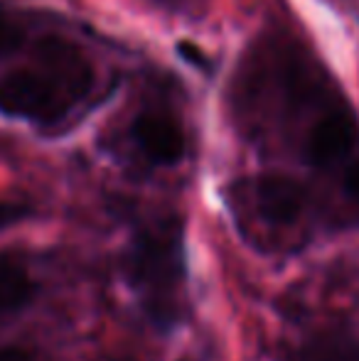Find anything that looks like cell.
Wrapping results in <instances>:
<instances>
[{
	"mask_svg": "<svg viewBox=\"0 0 359 361\" xmlns=\"http://www.w3.org/2000/svg\"><path fill=\"white\" fill-rule=\"evenodd\" d=\"M0 361H30V354L23 349H0Z\"/></svg>",
	"mask_w": 359,
	"mask_h": 361,
	"instance_id": "8fae6325",
	"label": "cell"
},
{
	"mask_svg": "<svg viewBox=\"0 0 359 361\" xmlns=\"http://www.w3.org/2000/svg\"><path fill=\"white\" fill-rule=\"evenodd\" d=\"M23 39H25V32L18 27V25L0 18V59L23 47Z\"/></svg>",
	"mask_w": 359,
	"mask_h": 361,
	"instance_id": "ba28073f",
	"label": "cell"
},
{
	"mask_svg": "<svg viewBox=\"0 0 359 361\" xmlns=\"http://www.w3.org/2000/svg\"><path fill=\"white\" fill-rule=\"evenodd\" d=\"M133 135L140 150L158 165H175L185 155V133L180 123L168 114L148 111L133 123Z\"/></svg>",
	"mask_w": 359,
	"mask_h": 361,
	"instance_id": "3957f363",
	"label": "cell"
},
{
	"mask_svg": "<svg viewBox=\"0 0 359 361\" xmlns=\"http://www.w3.org/2000/svg\"><path fill=\"white\" fill-rule=\"evenodd\" d=\"M28 214H30V209L25 204H18V202H0V228L23 221Z\"/></svg>",
	"mask_w": 359,
	"mask_h": 361,
	"instance_id": "9c48e42d",
	"label": "cell"
},
{
	"mask_svg": "<svg viewBox=\"0 0 359 361\" xmlns=\"http://www.w3.org/2000/svg\"><path fill=\"white\" fill-rule=\"evenodd\" d=\"M135 268L138 278L148 283H170L175 278V248L173 243L160 241V238H148L140 243L138 256H135Z\"/></svg>",
	"mask_w": 359,
	"mask_h": 361,
	"instance_id": "8992f818",
	"label": "cell"
},
{
	"mask_svg": "<svg viewBox=\"0 0 359 361\" xmlns=\"http://www.w3.org/2000/svg\"><path fill=\"white\" fill-rule=\"evenodd\" d=\"M359 128L355 118L347 114H330L317 121L308 138V160L317 167H325L345 157L355 147Z\"/></svg>",
	"mask_w": 359,
	"mask_h": 361,
	"instance_id": "277c9868",
	"label": "cell"
},
{
	"mask_svg": "<svg viewBox=\"0 0 359 361\" xmlns=\"http://www.w3.org/2000/svg\"><path fill=\"white\" fill-rule=\"evenodd\" d=\"M37 57L42 72L52 76L72 101H79L84 94H89L94 84V72L72 42L62 37H44L37 44Z\"/></svg>",
	"mask_w": 359,
	"mask_h": 361,
	"instance_id": "7a4b0ae2",
	"label": "cell"
},
{
	"mask_svg": "<svg viewBox=\"0 0 359 361\" xmlns=\"http://www.w3.org/2000/svg\"><path fill=\"white\" fill-rule=\"evenodd\" d=\"M74 101L47 72L13 69L0 74V111L30 121H57Z\"/></svg>",
	"mask_w": 359,
	"mask_h": 361,
	"instance_id": "6da1fadb",
	"label": "cell"
},
{
	"mask_svg": "<svg viewBox=\"0 0 359 361\" xmlns=\"http://www.w3.org/2000/svg\"><path fill=\"white\" fill-rule=\"evenodd\" d=\"M345 192L352 197L355 202H359V160L352 162L345 172Z\"/></svg>",
	"mask_w": 359,
	"mask_h": 361,
	"instance_id": "30bf717a",
	"label": "cell"
},
{
	"mask_svg": "<svg viewBox=\"0 0 359 361\" xmlns=\"http://www.w3.org/2000/svg\"><path fill=\"white\" fill-rule=\"evenodd\" d=\"M35 286L13 258H0V312H18L32 300Z\"/></svg>",
	"mask_w": 359,
	"mask_h": 361,
	"instance_id": "52a82bcc",
	"label": "cell"
},
{
	"mask_svg": "<svg viewBox=\"0 0 359 361\" xmlns=\"http://www.w3.org/2000/svg\"><path fill=\"white\" fill-rule=\"evenodd\" d=\"M259 212L273 224H293L305 204V192L286 175H264L256 182Z\"/></svg>",
	"mask_w": 359,
	"mask_h": 361,
	"instance_id": "5b68a950",
	"label": "cell"
}]
</instances>
